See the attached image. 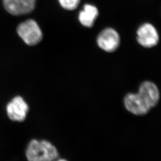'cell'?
I'll list each match as a JSON object with an SVG mask.
<instances>
[{"instance_id":"cell-5","label":"cell","mask_w":161,"mask_h":161,"mask_svg":"<svg viewBox=\"0 0 161 161\" xmlns=\"http://www.w3.org/2000/svg\"><path fill=\"white\" fill-rule=\"evenodd\" d=\"M136 40L141 46L152 48L158 45L160 37L155 27L151 24L146 23L141 25L137 30Z\"/></svg>"},{"instance_id":"cell-3","label":"cell","mask_w":161,"mask_h":161,"mask_svg":"<svg viewBox=\"0 0 161 161\" xmlns=\"http://www.w3.org/2000/svg\"><path fill=\"white\" fill-rule=\"evenodd\" d=\"M17 33L28 46L37 45L42 41L43 37L39 25L33 19H28L19 24L17 27Z\"/></svg>"},{"instance_id":"cell-9","label":"cell","mask_w":161,"mask_h":161,"mask_svg":"<svg viewBox=\"0 0 161 161\" xmlns=\"http://www.w3.org/2000/svg\"><path fill=\"white\" fill-rule=\"evenodd\" d=\"M59 4L64 9L73 11L79 5L80 0H58Z\"/></svg>"},{"instance_id":"cell-8","label":"cell","mask_w":161,"mask_h":161,"mask_svg":"<svg viewBox=\"0 0 161 161\" xmlns=\"http://www.w3.org/2000/svg\"><path fill=\"white\" fill-rule=\"evenodd\" d=\"M3 5L5 9L12 15H23L30 13L19 0H3Z\"/></svg>"},{"instance_id":"cell-6","label":"cell","mask_w":161,"mask_h":161,"mask_svg":"<svg viewBox=\"0 0 161 161\" xmlns=\"http://www.w3.org/2000/svg\"><path fill=\"white\" fill-rule=\"evenodd\" d=\"M97 43L103 50L107 53H113L119 46L120 38L116 30L108 27L99 33L97 38Z\"/></svg>"},{"instance_id":"cell-7","label":"cell","mask_w":161,"mask_h":161,"mask_svg":"<svg viewBox=\"0 0 161 161\" xmlns=\"http://www.w3.org/2000/svg\"><path fill=\"white\" fill-rule=\"evenodd\" d=\"M98 14L99 12L96 6L90 4H85L80 12L78 19L83 26L90 28L94 25Z\"/></svg>"},{"instance_id":"cell-4","label":"cell","mask_w":161,"mask_h":161,"mask_svg":"<svg viewBox=\"0 0 161 161\" xmlns=\"http://www.w3.org/2000/svg\"><path fill=\"white\" fill-rule=\"evenodd\" d=\"M29 106L21 96H15L8 103L6 112L8 117L13 121L23 122L26 118Z\"/></svg>"},{"instance_id":"cell-10","label":"cell","mask_w":161,"mask_h":161,"mask_svg":"<svg viewBox=\"0 0 161 161\" xmlns=\"http://www.w3.org/2000/svg\"><path fill=\"white\" fill-rule=\"evenodd\" d=\"M24 6L27 8L29 12L31 13L35 9L36 5V0H19Z\"/></svg>"},{"instance_id":"cell-11","label":"cell","mask_w":161,"mask_h":161,"mask_svg":"<svg viewBox=\"0 0 161 161\" xmlns=\"http://www.w3.org/2000/svg\"><path fill=\"white\" fill-rule=\"evenodd\" d=\"M68 161V160L64 159V158H57L56 161Z\"/></svg>"},{"instance_id":"cell-2","label":"cell","mask_w":161,"mask_h":161,"mask_svg":"<svg viewBox=\"0 0 161 161\" xmlns=\"http://www.w3.org/2000/svg\"><path fill=\"white\" fill-rule=\"evenodd\" d=\"M25 155L28 161H54L59 154L57 147L48 140L32 139L27 146Z\"/></svg>"},{"instance_id":"cell-1","label":"cell","mask_w":161,"mask_h":161,"mask_svg":"<svg viewBox=\"0 0 161 161\" xmlns=\"http://www.w3.org/2000/svg\"><path fill=\"white\" fill-rule=\"evenodd\" d=\"M160 91L155 84L144 81L137 93H128L124 98V105L131 113L137 116L146 115L155 107L160 100Z\"/></svg>"}]
</instances>
